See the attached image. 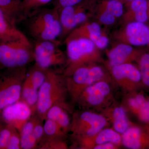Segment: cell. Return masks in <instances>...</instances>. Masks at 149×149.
Returning a JSON list of instances; mask_svg holds the SVG:
<instances>
[{"instance_id":"cell-1","label":"cell","mask_w":149,"mask_h":149,"mask_svg":"<svg viewBox=\"0 0 149 149\" xmlns=\"http://www.w3.org/2000/svg\"><path fill=\"white\" fill-rule=\"evenodd\" d=\"M68 98L66 77L53 69H48L45 80L39 90L36 113L44 121L48 110L55 105L60 106L72 113V106L68 102Z\"/></svg>"},{"instance_id":"cell-2","label":"cell","mask_w":149,"mask_h":149,"mask_svg":"<svg viewBox=\"0 0 149 149\" xmlns=\"http://www.w3.org/2000/svg\"><path fill=\"white\" fill-rule=\"evenodd\" d=\"M66 61L63 73L69 76L75 70L89 63L102 61L100 50L93 41L83 37H67Z\"/></svg>"},{"instance_id":"cell-3","label":"cell","mask_w":149,"mask_h":149,"mask_svg":"<svg viewBox=\"0 0 149 149\" xmlns=\"http://www.w3.org/2000/svg\"><path fill=\"white\" fill-rule=\"evenodd\" d=\"M26 19L28 32L35 41H55L61 36L62 27L57 9H39Z\"/></svg>"},{"instance_id":"cell-4","label":"cell","mask_w":149,"mask_h":149,"mask_svg":"<svg viewBox=\"0 0 149 149\" xmlns=\"http://www.w3.org/2000/svg\"><path fill=\"white\" fill-rule=\"evenodd\" d=\"M66 77L69 98L72 106L75 104L82 92L91 85L102 80L112 82L107 68L98 63L80 67Z\"/></svg>"},{"instance_id":"cell-5","label":"cell","mask_w":149,"mask_h":149,"mask_svg":"<svg viewBox=\"0 0 149 149\" xmlns=\"http://www.w3.org/2000/svg\"><path fill=\"white\" fill-rule=\"evenodd\" d=\"M33 61V45L27 37L0 43L1 70L26 67Z\"/></svg>"},{"instance_id":"cell-6","label":"cell","mask_w":149,"mask_h":149,"mask_svg":"<svg viewBox=\"0 0 149 149\" xmlns=\"http://www.w3.org/2000/svg\"><path fill=\"white\" fill-rule=\"evenodd\" d=\"M109 125L100 113L84 109L72 113L69 132L72 139H84L95 135Z\"/></svg>"},{"instance_id":"cell-7","label":"cell","mask_w":149,"mask_h":149,"mask_svg":"<svg viewBox=\"0 0 149 149\" xmlns=\"http://www.w3.org/2000/svg\"><path fill=\"white\" fill-rule=\"evenodd\" d=\"M112 82L102 80L86 88L77 99L75 104L83 109L100 112L115 102Z\"/></svg>"},{"instance_id":"cell-8","label":"cell","mask_w":149,"mask_h":149,"mask_svg":"<svg viewBox=\"0 0 149 149\" xmlns=\"http://www.w3.org/2000/svg\"><path fill=\"white\" fill-rule=\"evenodd\" d=\"M27 72L26 67L0 71V110L20 100Z\"/></svg>"},{"instance_id":"cell-9","label":"cell","mask_w":149,"mask_h":149,"mask_svg":"<svg viewBox=\"0 0 149 149\" xmlns=\"http://www.w3.org/2000/svg\"><path fill=\"white\" fill-rule=\"evenodd\" d=\"M97 3V0H83L75 5L59 10L62 27L60 38L66 37L76 27L89 21Z\"/></svg>"},{"instance_id":"cell-10","label":"cell","mask_w":149,"mask_h":149,"mask_svg":"<svg viewBox=\"0 0 149 149\" xmlns=\"http://www.w3.org/2000/svg\"><path fill=\"white\" fill-rule=\"evenodd\" d=\"M60 41H36L33 45L35 65L45 70L65 65L66 55L60 48Z\"/></svg>"},{"instance_id":"cell-11","label":"cell","mask_w":149,"mask_h":149,"mask_svg":"<svg viewBox=\"0 0 149 149\" xmlns=\"http://www.w3.org/2000/svg\"><path fill=\"white\" fill-rule=\"evenodd\" d=\"M107 69L113 85L121 89L124 94L143 88L139 67L133 63H124Z\"/></svg>"},{"instance_id":"cell-12","label":"cell","mask_w":149,"mask_h":149,"mask_svg":"<svg viewBox=\"0 0 149 149\" xmlns=\"http://www.w3.org/2000/svg\"><path fill=\"white\" fill-rule=\"evenodd\" d=\"M140 123L149 126V97L141 90L125 93L121 103Z\"/></svg>"},{"instance_id":"cell-13","label":"cell","mask_w":149,"mask_h":149,"mask_svg":"<svg viewBox=\"0 0 149 149\" xmlns=\"http://www.w3.org/2000/svg\"><path fill=\"white\" fill-rule=\"evenodd\" d=\"M115 35L120 42L126 43L136 48L149 47V24L147 22H127Z\"/></svg>"},{"instance_id":"cell-14","label":"cell","mask_w":149,"mask_h":149,"mask_svg":"<svg viewBox=\"0 0 149 149\" xmlns=\"http://www.w3.org/2000/svg\"><path fill=\"white\" fill-rule=\"evenodd\" d=\"M35 114L31 107L20 99L2 110L4 123L13 126L19 133L24 124Z\"/></svg>"},{"instance_id":"cell-15","label":"cell","mask_w":149,"mask_h":149,"mask_svg":"<svg viewBox=\"0 0 149 149\" xmlns=\"http://www.w3.org/2000/svg\"><path fill=\"white\" fill-rule=\"evenodd\" d=\"M121 135L112 128H104L95 135L84 139H72V148L94 149L97 146L112 143L122 147Z\"/></svg>"},{"instance_id":"cell-16","label":"cell","mask_w":149,"mask_h":149,"mask_svg":"<svg viewBox=\"0 0 149 149\" xmlns=\"http://www.w3.org/2000/svg\"><path fill=\"white\" fill-rule=\"evenodd\" d=\"M122 147L129 149H149V126L132 122L121 135Z\"/></svg>"},{"instance_id":"cell-17","label":"cell","mask_w":149,"mask_h":149,"mask_svg":"<svg viewBox=\"0 0 149 149\" xmlns=\"http://www.w3.org/2000/svg\"><path fill=\"white\" fill-rule=\"evenodd\" d=\"M143 48H136L120 42L108 51L106 67L109 68L119 65L136 61Z\"/></svg>"},{"instance_id":"cell-18","label":"cell","mask_w":149,"mask_h":149,"mask_svg":"<svg viewBox=\"0 0 149 149\" xmlns=\"http://www.w3.org/2000/svg\"><path fill=\"white\" fill-rule=\"evenodd\" d=\"M67 37L88 38L93 41L100 49L106 47L109 41V37L102 32L99 23L89 21L76 27Z\"/></svg>"},{"instance_id":"cell-19","label":"cell","mask_w":149,"mask_h":149,"mask_svg":"<svg viewBox=\"0 0 149 149\" xmlns=\"http://www.w3.org/2000/svg\"><path fill=\"white\" fill-rule=\"evenodd\" d=\"M100 113L106 118L112 125V128L121 135L129 128L132 123L122 105L115 102Z\"/></svg>"},{"instance_id":"cell-20","label":"cell","mask_w":149,"mask_h":149,"mask_svg":"<svg viewBox=\"0 0 149 149\" xmlns=\"http://www.w3.org/2000/svg\"><path fill=\"white\" fill-rule=\"evenodd\" d=\"M0 9L14 25L27 18L22 0H0Z\"/></svg>"},{"instance_id":"cell-21","label":"cell","mask_w":149,"mask_h":149,"mask_svg":"<svg viewBox=\"0 0 149 149\" xmlns=\"http://www.w3.org/2000/svg\"><path fill=\"white\" fill-rule=\"evenodd\" d=\"M129 10L125 15L127 22L137 21L147 22L149 18V5L147 0H133L128 4Z\"/></svg>"},{"instance_id":"cell-22","label":"cell","mask_w":149,"mask_h":149,"mask_svg":"<svg viewBox=\"0 0 149 149\" xmlns=\"http://www.w3.org/2000/svg\"><path fill=\"white\" fill-rule=\"evenodd\" d=\"M27 37L8 19L0 9V43L24 39Z\"/></svg>"},{"instance_id":"cell-23","label":"cell","mask_w":149,"mask_h":149,"mask_svg":"<svg viewBox=\"0 0 149 149\" xmlns=\"http://www.w3.org/2000/svg\"><path fill=\"white\" fill-rule=\"evenodd\" d=\"M69 112L60 106L55 105L48 110L46 119H50L56 123L62 130L68 134L69 132L71 118Z\"/></svg>"},{"instance_id":"cell-24","label":"cell","mask_w":149,"mask_h":149,"mask_svg":"<svg viewBox=\"0 0 149 149\" xmlns=\"http://www.w3.org/2000/svg\"><path fill=\"white\" fill-rule=\"evenodd\" d=\"M38 117L36 113L33 115L22 129L19 133L22 149L38 148V144L33 135V129Z\"/></svg>"},{"instance_id":"cell-25","label":"cell","mask_w":149,"mask_h":149,"mask_svg":"<svg viewBox=\"0 0 149 149\" xmlns=\"http://www.w3.org/2000/svg\"><path fill=\"white\" fill-rule=\"evenodd\" d=\"M39 91L32 85L29 75L27 74L22 85L20 100L25 102L36 113L38 100Z\"/></svg>"},{"instance_id":"cell-26","label":"cell","mask_w":149,"mask_h":149,"mask_svg":"<svg viewBox=\"0 0 149 149\" xmlns=\"http://www.w3.org/2000/svg\"><path fill=\"white\" fill-rule=\"evenodd\" d=\"M143 88L149 90V47L143 48L136 61Z\"/></svg>"},{"instance_id":"cell-27","label":"cell","mask_w":149,"mask_h":149,"mask_svg":"<svg viewBox=\"0 0 149 149\" xmlns=\"http://www.w3.org/2000/svg\"><path fill=\"white\" fill-rule=\"evenodd\" d=\"M65 138L45 136L39 143L38 149H67L69 148Z\"/></svg>"},{"instance_id":"cell-28","label":"cell","mask_w":149,"mask_h":149,"mask_svg":"<svg viewBox=\"0 0 149 149\" xmlns=\"http://www.w3.org/2000/svg\"><path fill=\"white\" fill-rule=\"evenodd\" d=\"M98 4L116 19L123 15L124 6L121 0H102Z\"/></svg>"},{"instance_id":"cell-29","label":"cell","mask_w":149,"mask_h":149,"mask_svg":"<svg viewBox=\"0 0 149 149\" xmlns=\"http://www.w3.org/2000/svg\"><path fill=\"white\" fill-rule=\"evenodd\" d=\"M47 70L41 68L35 64L27 72L32 85L38 91L45 80Z\"/></svg>"},{"instance_id":"cell-30","label":"cell","mask_w":149,"mask_h":149,"mask_svg":"<svg viewBox=\"0 0 149 149\" xmlns=\"http://www.w3.org/2000/svg\"><path fill=\"white\" fill-rule=\"evenodd\" d=\"M44 123V136L49 137L66 138L67 133L54 120L45 119Z\"/></svg>"},{"instance_id":"cell-31","label":"cell","mask_w":149,"mask_h":149,"mask_svg":"<svg viewBox=\"0 0 149 149\" xmlns=\"http://www.w3.org/2000/svg\"><path fill=\"white\" fill-rule=\"evenodd\" d=\"M53 1V0H22L23 9L27 17L33 12Z\"/></svg>"},{"instance_id":"cell-32","label":"cell","mask_w":149,"mask_h":149,"mask_svg":"<svg viewBox=\"0 0 149 149\" xmlns=\"http://www.w3.org/2000/svg\"><path fill=\"white\" fill-rule=\"evenodd\" d=\"M14 128L12 125L7 124L0 128V149H6Z\"/></svg>"},{"instance_id":"cell-33","label":"cell","mask_w":149,"mask_h":149,"mask_svg":"<svg viewBox=\"0 0 149 149\" xmlns=\"http://www.w3.org/2000/svg\"><path fill=\"white\" fill-rule=\"evenodd\" d=\"M6 149H22L20 134L16 128H13Z\"/></svg>"},{"instance_id":"cell-34","label":"cell","mask_w":149,"mask_h":149,"mask_svg":"<svg viewBox=\"0 0 149 149\" xmlns=\"http://www.w3.org/2000/svg\"><path fill=\"white\" fill-rule=\"evenodd\" d=\"M83 0H53V7L58 10L66 7L71 6L77 5Z\"/></svg>"},{"instance_id":"cell-35","label":"cell","mask_w":149,"mask_h":149,"mask_svg":"<svg viewBox=\"0 0 149 149\" xmlns=\"http://www.w3.org/2000/svg\"><path fill=\"white\" fill-rule=\"evenodd\" d=\"M121 147L113 143H108L97 146L94 149H118Z\"/></svg>"},{"instance_id":"cell-36","label":"cell","mask_w":149,"mask_h":149,"mask_svg":"<svg viewBox=\"0 0 149 149\" xmlns=\"http://www.w3.org/2000/svg\"><path fill=\"white\" fill-rule=\"evenodd\" d=\"M5 123L3 121L2 116V111L0 110V128Z\"/></svg>"},{"instance_id":"cell-37","label":"cell","mask_w":149,"mask_h":149,"mask_svg":"<svg viewBox=\"0 0 149 149\" xmlns=\"http://www.w3.org/2000/svg\"><path fill=\"white\" fill-rule=\"evenodd\" d=\"M133 1V0H123V2H124L126 3L127 4H128Z\"/></svg>"},{"instance_id":"cell-38","label":"cell","mask_w":149,"mask_h":149,"mask_svg":"<svg viewBox=\"0 0 149 149\" xmlns=\"http://www.w3.org/2000/svg\"><path fill=\"white\" fill-rule=\"evenodd\" d=\"M1 70H1V69H0V71H1Z\"/></svg>"},{"instance_id":"cell-39","label":"cell","mask_w":149,"mask_h":149,"mask_svg":"<svg viewBox=\"0 0 149 149\" xmlns=\"http://www.w3.org/2000/svg\"><path fill=\"white\" fill-rule=\"evenodd\" d=\"M121 1H123V0H121Z\"/></svg>"}]
</instances>
